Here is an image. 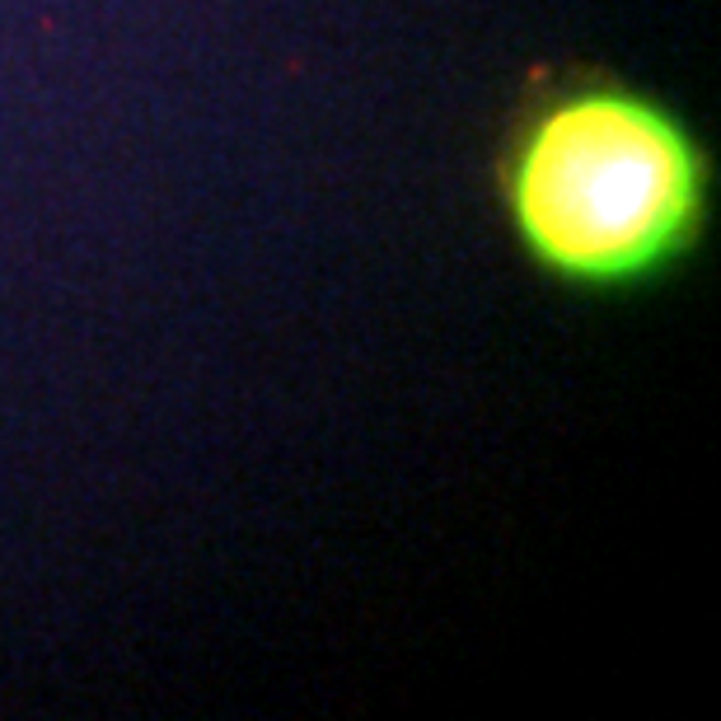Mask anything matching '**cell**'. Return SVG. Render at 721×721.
<instances>
[{"label":"cell","mask_w":721,"mask_h":721,"mask_svg":"<svg viewBox=\"0 0 721 721\" xmlns=\"http://www.w3.org/2000/svg\"><path fill=\"white\" fill-rule=\"evenodd\" d=\"M521 254L567 291L656 286L712 216V164L670 103L619 81H572L515 118L497 160Z\"/></svg>","instance_id":"6da1fadb"}]
</instances>
